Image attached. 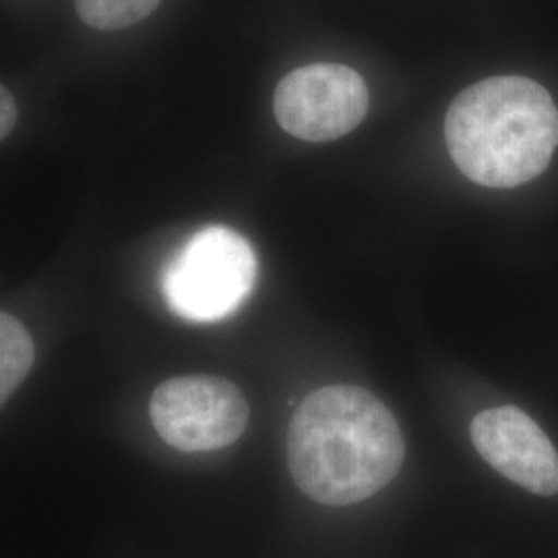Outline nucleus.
<instances>
[{
    "label": "nucleus",
    "instance_id": "nucleus-3",
    "mask_svg": "<svg viewBox=\"0 0 558 558\" xmlns=\"http://www.w3.org/2000/svg\"><path fill=\"white\" fill-rule=\"evenodd\" d=\"M257 279V257L244 236L207 226L186 240L161 276L170 308L186 320L214 323L236 313Z\"/></svg>",
    "mask_w": 558,
    "mask_h": 558
},
{
    "label": "nucleus",
    "instance_id": "nucleus-4",
    "mask_svg": "<svg viewBox=\"0 0 558 558\" xmlns=\"http://www.w3.org/2000/svg\"><path fill=\"white\" fill-rule=\"evenodd\" d=\"M149 416L161 440L184 453H197L236 442L251 410L232 380L189 375L161 383L151 396Z\"/></svg>",
    "mask_w": 558,
    "mask_h": 558
},
{
    "label": "nucleus",
    "instance_id": "nucleus-9",
    "mask_svg": "<svg viewBox=\"0 0 558 558\" xmlns=\"http://www.w3.org/2000/svg\"><path fill=\"white\" fill-rule=\"evenodd\" d=\"M17 122V104L7 87L0 89V137L4 140Z\"/></svg>",
    "mask_w": 558,
    "mask_h": 558
},
{
    "label": "nucleus",
    "instance_id": "nucleus-1",
    "mask_svg": "<svg viewBox=\"0 0 558 558\" xmlns=\"http://www.w3.org/2000/svg\"><path fill=\"white\" fill-rule=\"evenodd\" d=\"M405 442L391 410L356 385H329L304 399L290 422L288 463L308 499L345 507L396 478Z\"/></svg>",
    "mask_w": 558,
    "mask_h": 558
},
{
    "label": "nucleus",
    "instance_id": "nucleus-6",
    "mask_svg": "<svg viewBox=\"0 0 558 558\" xmlns=\"http://www.w3.org/2000/svg\"><path fill=\"white\" fill-rule=\"evenodd\" d=\"M472 442L482 459L505 478L539 495H558V451L538 424L515 405L480 412Z\"/></svg>",
    "mask_w": 558,
    "mask_h": 558
},
{
    "label": "nucleus",
    "instance_id": "nucleus-7",
    "mask_svg": "<svg viewBox=\"0 0 558 558\" xmlns=\"http://www.w3.org/2000/svg\"><path fill=\"white\" fill-rule=\"evenodd\" d=\"M36 359V348L27 329L9 313L0 315V399L7 403L25 377Z\"/></svg>",
    "mask_w": 558,
    "mask_h": 558
},
{
    "label": "nucleus",
    "instance_id": "nucleus-5",
    "mask_svg": "<svg viewBox=\"0 0 558 558\" xmlns=\"http://www.w3.org/2000/svg\"><path fill=\"white\" fill-rule=\"evenodd\" d=\"M368 104V87L354 69L317 62L279 81L274 112L292 137L327 143L354 131L366 117Z\"/></svg>",
    "mask_w": 558,
    "mask_h": 558
},
{
    "label": "nucleus",
    "instance_id": "nucleus-8",
    "mask_svg": "<svg viewBox=\"0 0 558 558\" xmlns=\"http://www.w3.org/2000/svg\"><path fill=\"white\" fill-rule=\"evenodd\" d=\"M161 0H75L81 20L100 32H114L147 20Z\"/></svg>",
    "mask_w": 558,
    "mask_h": 558
},
{
    "label": "nucleus",
    "instance_id": "nucleus-2",
    "mask_svg": "<svg viewBox=\"0 0 558 558\" xmlns=\"http://www.w3.org/2000/svg\"><path fill=\"white\" fill-rule=\"evenodd\" d=\"M445 141L463 177L515 189L539 177L557 151V104L525 77L478 81L451 101Z\"/></svg>",
    "mask_w": 558,
    "mask_h": 558
}]
</instances>
